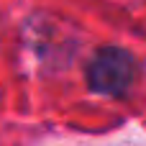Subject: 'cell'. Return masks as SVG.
<instances>
[{
  "mask_svg": "<svg viewBox=\"0 0 146 146\" xmlns=\"http://www.w3.org/2000/svg\"><path fill=\"white\" fill-rule=\"evenodd\" d=\"M133 80V59L128 51L105 46L100 49L90 67H87V82L100 95H121Z\"/></svg>",
  "mask_w": 146,
  "mask_h": 146,
  "instance_id": "cell-1",
  "label": "cell"
}]
</instances>
